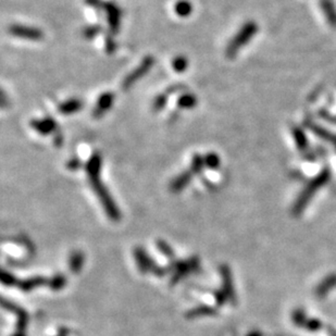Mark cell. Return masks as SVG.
I'll return each mask as SVG.
<instances>
[{
	"label": "cell",
	"mask_w": 336,
	"mask_h": 336,
	"mask_svg": "<svg viewBox=\"0 0 336 336\" xmlns=\"http://www.w3.org/2000/svg\"><path fill=\"white\" fill-rule=\"evenodd\" d=\"M101 28L99 25H93V26H89V28L85 29L84 31V35H85V37L87 38H93L95 37V36L101 32Z\"/></svg>",
	"instance_id": "f1b7e54d"
},
{
	"label": "cell",
	"mask_w": 336,
	"mask_h": 336,
	"mask_svg": "<svg viewBox=\"0 0 336 336\" xmlns=\"http://www.w3.org/2000/svg\"><path fill=\"white\" fill-rule=\"evenodd\" d=\"M49 281L45 279L43 276H36V277H31L29 280H23L19 281L18 286L20 290H22L23 292H30L34 290V288H37L39 286H43L45 284H48Z\"/></svg>",
	"instance_id": "7c38bea8"
},
{
	"label": "cell",
	"mask_w": 336,
	"mask_h": 336,
	"mask_svg": "<svg viewBox=\"0 0 336 336\" xmlns=\"http://www.w3.org/2000/svg\"><path fill=\"white\" fill-rule=\"evenodd\" d=\"M82 107L83 102L80 99H71V101H67L65 103L60 104L58 110H59V112L62 114H70L81 110Z\"/></svg>",
	"instance_id": "9a60e30c"
},
{
	"label": "cell",
	"mask_w": 336,
	"mask_h": 336,
	"mask_svg": "<svg viewBox=\"0 0 336 336\" xmlns=\"http://www.w3.org/2000/svg\"><path fill=\"white\" fill-rule=\"evenodd\" d=\"M257 31H258V26H257L255 22L246 23L243 28L239 30L237 35L234 36V38L231 40V43L229 44L227 48V56L229 58H233L237 55L238 50L254 37Z\"/></svg>",
	"instance_id": "7a4b0ae2"
},
{
	"label": "cell",
	"mask_w": 336,
	"mask_h": 336,
	"mask_svg": "<svg viewBox=\"0 0 336 336\" xmlns=\"http://www.w3.org/2000/svg\"><path fill=\"white\" fill-rule=\"evenodd\" d=\"M157 246H158V248L160 249L161 253L164 254L165 256H167L168 258L173 259V257H174V251L172 250V248L166 243V241L159 240L158 243H157Z\"/></svg>",
	"instance_id": "cb8c5ba5"
},
{
	"label": "cell",
	"mask_w": 336,
	"mask_h": 336,
	"mask_svg": "<svg viewBox=\"0 0 336 336\" xmlns=\"http://www.w3.org/2000/svg\"><path fill=\"white\" fill-rule=\"evenodd\" d=\"M101 158L98 154L93 155L91 159L88 160L86 165V171L91 185L93 190L95 191L99 201L102 203V206L106 210L107 216L112 221H119L121 218V213L117 207V204L112 201L111 196L108 193L107 188L103 186L101 181Z\"/></svg>",
	"instance_id": "6da1fadb"
},
{
	"label": "cell",
	"mask_w": 336,
	"mask_h": 336,
	"mask_svg": "<svg viewBox=\"0 0 336 336\" xmlns=\"http://www.w3.org/2000/svg\"><path fill=\"white\" fill-rule=\"evenodd\" d=\"M2 307L6 308L7 310H10V311H12L13 313L17 314V317H18V331L17 332H23L24 333L26 325H28V322H29L28 313H26L23 309H21L20 307L15 306V304L12 302L4 301V299L2 301Z\"/></svg>",
	"instance_id": "ba28073f"
},
{
	"label": "cell",
	"mask_w": 336,
	"mask_h": 336,
	"mask_svg": "<svg viewBox=\"0 0 336 336\" xmlns=\"http://www.w3.org/2000/svg\"><path fill=\"white\" fill-rule=\"evenodd\" d=\"M107 43H106V49L108 51V54H113L114 50H115V43L112 37H110L108 36L107 37Z\"/></svg>",
	"instance_id": "f546056e"
},
{
	"label": "cell",
	"mask_w": 336,
	"mask_h": 336,
	"mask_svg": "<svg viewBox=\"0 0 336 336\" xmlns=\"http://www.w3.org/2000/svg\"><path fill=\"white\" fill-rule=\"evenodd\" d=\"M219 164H220L219 157L216 154H209L207 155L206 158H204V165L211 168V169H216V168L219 167Z\"/></svg>",
	"instance_id": "4316f807"
},
{
	"label": "cell",
	"mask_w": 336,
	"mask_h": 336,
	"mask_svg": "<svg viewBox=\"0 0 336 336\" xmlns=\"http://www.w3.org/2000/svg\"><path fill=\"white\" fill-rule=\"evenodd\" d=\"M152 65H154V58L150 56L146 57L145 59L141 61L140 66H138L132 73H130V74L125 77V80L122 83V88L124 91H128L129 88L132 87L133 84H135L139 78L143 77L146 73L151 69Z\"/></svg>",
	"instance_id": "277c9868"
},
{
	"label": "cell",
	"mask_w": 336,
	"mask_h": 336,
	"mask_svg": "<svg viewBox=\"0 0 336 336\" xmlns=\"http://www.w3.org/2000/svg\"><path fill=\"white\" fill-rule=\"evenodd\" d=\"M198 265H199V262L197 258H193L187 261L173 262V264H171V266H172V271L174 273H173L171 284H175V283L180 281L183 276L186 275L187 273H190L194 269H197Z\"/></svg>",
	"instance_id": "5b68a950"
},
{
	"label": "cell",
	"mask_w": 336,
	"mask_h": 336,
	"mask_svg": "<svg viewBox=\"0 0 336 336\" xmlns=\"http://www.w3.org/2000/svg\"><path fill=\"white\" fill-rule=\"evenodd\" d=\"M80 160H77V159H73L71 160L69 164H67V168L71 170H77L78 168H80Z\"/></svg>",
	"instance_id": "4dcf8cb0"
},
{
	"label": "cell",
	"mask_w": 336,
	"mask_h": 336,
	"mask_svg": "<svg viewBox=\"0 0 336 336\" xmlns=\"http://www.w3.org/2000/svg\"><path fill=\"white\" fill-rule=\"evenodd\" d=\"M168 101V95L167 94H161L160 96H158L156 98L155 103H154V109L157 110V111H159L162 108L166 106V102Z\"/></svg>",
	"instance_id": "83f0119b"
},
{
	"label": "cell",
	"mask_w": 336,
	"mask_h": 336,
	"mask_svg": "<svg viewBox=\"0 0 336 336\" xmlns=\"http://www.w3.org/2000/svg\"><path fill=\"white\" fill-rule=\"evenodd\" d=\"M193 175L194 174H193V172L191 170L190 171H186L184 173H182V174L178 175L175 178V180L171 183V185H170L171 191L173 193L181 192L183 188H185L188 185V183H190V181L192 180Z\"/></svg>",
	"instance_id": "4fadbf2b"
},
{
	"label": "cell",
	"mask_w": 336,
	"mask_h": 336,
	"mask_svg": "<svg viewBox=\"0 0 336 336\" xmlns=\"http://www.w3.org/2000/svg\"><path fill=\"white\" fill-rule=\"evenodd\" d=\"M187 67V60L184 57H177L173 61V69L177 72H183L185 71Z\"/></svg>",
	"instance_id": "484cf974"
},
{
	"label": "cell",
	"mask_w": 336,
	"mask_h": 336,
	"mask_svg": "<svg viewBox=\"0 0 336 336\" xmlns=\"http://www.w3.org/2000/svg\"><path fill=\"white\" fill-rule=\"evenodd\" d=\"M114 99V96L112 95L111 93H106V94H102V96L98 99V102H97V106L96 108L94 109V117L95 118H101L104 114V112L107 111V110L111 107L112 101Z\"/></svg>",
	"instance_id": "30bf717a"
},
{
	"label": "cell",
	"mask_w": 336,
	"mask_h": 336,
	"mask_svg": "<svg viewBox=\"0 0 336 336\" xmlns=\"http://www.w3.org/2000/svg\"><path fill=\"white\" fill-rule=\"evenodd\" d=\"M106 11H107V15H108V22H109V26H110V31H111V35H113L118 32L119 28H120L121 11L114 3L106 4Z\"/></svg>",
	"instance_id": "9c48e42d"
},
{
	"label": "cell",
	"mask_w": 336,
	"mask_h": 336,
	"mask_svg": "<svg viewBox=\"0 0 336 336\" xmlns=\"http://www.w3.org/2000/svg\"><path fill=\"white\" fill-rule=\"evenodd\" d=\"M310 129L313 133H316L319 136V137H321L322 139L329 141V143H332L336 148V136L335 135L331 134L327 130L318 127V125H310Z\"/></svg>",
	"instance_id": "ac0fdd59"
},
{
	"label": "cell",
	"mask_w": 336,
	"mask_h": 336,
	"mask_svg": "<svg viewBox=\"0 0 336 336\" xmlns=\"http://www.w3.org/2000/svg\"><path fill=\"white\" fill-rule=\"evenodd\" d=\"M321 8L328 22L332 28L336 29V8L332 2V0H321Z\"/></svg>",
	"instance_id": "5bb4252c"
},
{
	"label": "cell",
	"mask_w": 336,
	"mask_h": 336,
	"mask_svg": "<svg viewBox=\"0 0 336 336\" xmlns=\"http://www.w3.org/2000/svg\"><path fill=\"white\" fill-rule=\"evenodd\" d=\"M13 336H25V335H24L23 332H17Z\"/></svg>",
	"instance_id": "1f68e13d"
},
{
	"label": "cell",
	"mask_w": 336,
	"mask_h": 336,
	"mask_svg": "<svg viewBox=\"0 0 336 336\" xmlns=\"http://www.w3.org/2000/svg\"><path fill=\"white\" fill-rule=\"evenodd\" d=\"M134 257H135L136 264H137L138 270L141 273L152 272L154 274H157L159 276L167 274L166 268H161L159 266H157L155 264V261L146 254V251L143 248H136L134 250Z\"/></svg>",
	"instance_id": "3957f363"
},
{
	"label": "cell",
	"mask_w": 336,
	"mask_h": 336,
	"mask_svg": "<svg viewBox=\"0 0 336 336\" xmlns=\"http://www.w3.org/2000/svg\"><path fill=\"white\" fill-rule=\"evenodd\" d=\"M293 136H294V139L296 141V145L297 147L301 150H304L307 148V145H308V141L306 138V135H304L303 131L295 128L293 130Z\"/></svg>",
	"instance_id": "d6986e66"
},
{
	"label": "cell",
	"mask_w": 336,
	"mask_h": 336,
	"mask_svg": "<svg viewBox=\"0 0 336 336\" xmlns=\"http://www.w3.org/2000/svg\"><path fill=\"white\" fill-rule=\"evenodd\" d=\"M66 283H67L66 276L62 275V274H58V275L52 277L51 281H49L48 285L52 291H59V290H61V288L65 287Z\"/></svg>",
	"instance_id": "44dd1931"
},
{
	"label": "cell",
	"mask_w": 336,
	"mask_h": 336,
	"mask_svg": "<svg viewBox=\"0 0 336 336\" xmlns=\"http://www.w3.org/2000/svg\"><path fill=\"white\" fill-rule=\"evenodd\" d=\"M192 7L191 4L186 1H181L180 3L176 4V13L182 15V17H186L191 13Z\"/></svg>",
	"instance_id": "d4e9b609"
},
{
	"label": "cell",
	"mask_w": 336,
	"mask_h": 336,
	"mask_svg": "<svg viewBox=\"0 0 336 336\" xmlns=\"http://www.w3.org/2000/svg\"><path fill=\"white\" fill-rule=\"evenodd\" d=\"M329 177H330V172L328 169H325L324 171L320 173V174L314 178L313 181H311L310 184L307 186L306 191H304L302 193V195L301 196V199H299V202H298V207H301L302 206V204L306 203L309 201V198L311 197L312 194L316 192L319 187H321L328 182Z\"/></svg>",
	"instance_id": "8992f818"
},
{
	"label": "cell",
	"mask_w": 336,
	"mask_h": 336,
	"mask_svg": "<svg viewBox=\"0 0 336 336\" xmlns=\"http://www.w3.org/2000/svg\"><path fill=\"white\" fill-rule=\"evenodd\" d=\"M197 99L194 95H190V94H186V95H183L178 99V106L184 109H190L196 106Z\"/></svg>",
	"instance_id": "ffe728a7"
},
{
	"label": "cell",
	"mask_w": 336,
	"mask_h": 336,
	"mask_svg": "<svg viewBox=\"0 0 336 336\" xmlns=\"http://www.w3.org/2000/svg\"><path fill=\"white\" fill-rule=\"evenodd\" d=\"M206 166L204 165V159L202 158V156L196 155L195 157L193 158V162H192V167H191V171L193 172V174H197V173L201 172L202 170V168Z\"/></svg>",
	"instance_id": "7402d4cb"
},
{
	"label": "cell",
	"mask_w": 336,
	"mask_h": 336,
	"mask_svg": "<svg viewBox=\"0 0 336 336\" xmlns=\"http://www.w3.org/2000/svg\"><path fill=\"white\" fill-rule=\"evenodd\" d=\"M84 265V255L81 251H74L70 257L69 266L73 273H78Z\"/></svg>",
	"instance_id": "e0dca14e"
},
{
	"label": "cell",
	"mask_w": 336,
	"mask_h": 336,
	"mask_svg": "<svg viewBox=\"0 0 336 336\" xmlns=\"http://www.w3.org/2000/svg\"><path fill=\"white\" fill-rule=\"evenodd\" d=\"M9 32L11 35L17 36L20 38L24 39H31V40H39L43 38V33L41 31L36 28H30V26H22L14 24L10 26Z\"/></svg>",
	"instance_id": "52a82bcc"
},
{
	"label": "cell",
	"mask_w": 336,
	"mask_h": 336,
	"mask_svg": "<svg viewBox=\"0 0 336 336\" xmlns=\"http://www.w3.org/2000/svg\"><path fill=\"white\" fill-rule=\"evenodd\" d=\"M216 311H214V309L212 307H208V306H198L194 309H191V310H188L185 313V317L188 319H194V318H198V317H202V316H211V314H214Z\"/></svg>",
	"instance_id": "2e32d148"
},
{
	"label": "cell",
	"mask_w": 336,
	"mask_h": 336,
	"mask_svg": "<svg viewBox=\"0 0 336 336\" xmlns=\"http://www.w3.org/2000/svg\"><path fill=\"white\" fill-rule=\"evenodd\" d=\"M1 282L3 285H7V286H18L19 280L14 275H12L11 273L7 272L6 270H2Z\"/></svg>",
	"instance_id": "603a6c76"
},
{
	"label": "cell",
	"mask_w": 336,
	"mask_h": 336,
	"mask_svg": "<svg viewBox=\"0 0 336 336\" xmlns=\"http://www.w3.org/2000/svg\"><path fill=\"white\" fill-rule=\"evenodd\" d=\"M31 125H32L37 132L44 135L54 132L57 128L55 120L51 118H46L44 120H33L32 122H31Z\"/></svg>",
	"instance_id": "8fae6325"
}]
</instances>
